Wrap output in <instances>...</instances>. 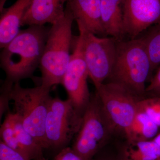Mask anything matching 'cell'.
Listing matches in <instances>:
<instances>
[{
    "mask_svg": "<svg viewBox=\"0 0 160 160\" xmlns=\"http://www.w3.org/2000/svg\"><path fill=\"white\" fill-rule=\"evenodd\" d=\"M82 117L68 99L52 97L45 126L49 149L59 152L69 146L79 130Z\"/></svg>",
    "mask_w": 160,
    "mask_h": 160,
    "instance_id": "ba28073f",
    "label": "cell"
},
{
    "mask_svg": "<svg viewBox=\"0 0 160 160\" xmlns=\"http://www.w3.org/2000/svg\"><path fill=\"white\" fill-rule=\"evenodd\" d=\"M65 12L93 34L106 36L102 22L101 0H67Z\"/></svg>",
    "mask_w": 160,
    "mask_h": 160,
    "instance_id": "8fae6325",
    "label": "cell"
},
{
    "mask_svg": "<svg viewBox=\"0 0 160 160\" xmlns=\"http://www.w3.org/2000/svg\"><path fill=\"white\" fill-rule=\"evenodd\" d=\"M152 71L151 60L142 38L118 40L110 82L120 84L141 96L146 92V82Z\"/></svg>",
    "mask_w": 160,
    "mask_h": 160,
    "instance_id": "7a4b0ae2",
    "label": "cell"
},
{
    "mask_svg": "<svg viewBox=\"0 0 160 160\" xmlns=\"http://www.w3.org/2000/svg\"><path fill=\"white\" fill-rule=\"evenodd\" d=\"M32 0H17L11 6L1 12L0 47L2 49L20 31L22 21Z\"/></svg>",
    "mask_w": 160,
    "mask_h": 160,
    "instance_id": "4fadbf2b",
    "label": "cell"
},
{
    "mask_svg": "<svg viewBox=\"0 0 160 160\" xmlns=\"http://www.w3.org/2000/svg\"><path fill=\"white\" fill-rule=\"evenodd\" d=\"M51 89L40 85L23 88L20 82L14 83L11 99L16 113L24 128L43 149H49L46 136V122L52 97Z\"/></svg>",
    "mask_w": 160,
    "mask_h": 160,
    "instance_id": "277c9868",
    "label": "cell"
},
{
    "mask_svg": "<svg viewBox=\"0 0 160 160\" xmlns=\"http://www.w3.org/2000/svg\"><path fill=\"white\" fill-rule=\"evenodd\" d=\"M111 130L97 92L91 97L72 148L84 160H92L99 152Z\"/></svg>",
    "mask_w": 160,
    "mask_h": 160,
    "instance_id": "5b68a950",
    "label": "cell"
},
{
    "mask_svg": "<svg viewBox=\"0 0 160 160\" xmlns=\"http://www.w3.org/2000/svg\"><path fill=\"white\" fill-rule=\"evenodd\" d=\"M147 30L142 38L149 53L153 71L160 65V22Z\"/></svg>",
    "mask_w": 160,
    "mask_h": 160,
    "instance_id": "ac0fdd59",
    "label": "cell"
},
{
    "mask_svg": "<svg viewBox=\"0 0 160 160\" xmlns=\"http://www.w3.org/2000/svg\"><path fill=\"white\" fill-rule=\"evenodd\" d=\"M146 92L160 97V68L150 80L149 86L146 88Z\"/></svg>",
    "mask_w": 160,
    "mask_h": 160,
    "instance_id": "603a6c76",
    "label": "cell"
},
{
    "mask_svg": "<svg viewBox=\"0 0 160 160\" xmlns=\"http://www.w3.org/2000/svg\"><path fill=\"white\" fill-rule=\"evenodd\" d=\"M82 39L83 54L91 79L97 87L111 75L114 66L118 40L114 38L99 37L77 23Z\"/></svg>",
    "mask_w": 160,
    "mask_h": 160,
    "instance_id": "52a82bcc",
    "label": "cell"
},
{
    "mask_svg": "<svg viewBox=\"0 0 160 160\" xmlns=\"http://www.w3.org/2000/svg\"><path fill=\"white\" fill-rule=\"evenodd\" d=\"M73 21L71 15L65 12V16L52 24L49 29L39 66L42 86L51 89L62 84L71 58Z\"/></svg>",
    "mask_w": 160,
    "mask_h": 160,
    "instance_id": "3957f363",
    "label": "cell"
},
{
    "mask_svg": "<svg viewBox=\"0 0 160 160\" xmlns=\"http://www.w3.org/2000/svg\"><path fill=\"white\" fill-rule=\"evenodd\" d=\"M7 0H0V12L2 11L4 9V6Z\"/></svg>",
    "mask_w": 160,
    "mask_h": 160,
    "instance_id": "d4e9b609",
    "label": "cell"
},
{
    "mask_svg": "<svg viewBox=\"0 0 160 160\" xmlns=\"http://www.w3.org/2000/svg\"><path fill=\"white\" fill-rule=\"evenodd\" d=\"M101 14L106 36L118 40L125 36L123 19V0H101Z\"/></svg>",
    "mask_w": 160,
    "mask_h": 160,
    "instance_id": "5bb4252c",
    "label": "cell"
},
{
    "mask_svg": "<svg viewBox=\"0 0 160 160\" xmlns=\"http://www.w3.org/2000/svg\"><path fill=\"white\" fill-rule=\"evenodd\" d=\"M159 128L145 112L138 109L132 122L124 133L129 142L133 144L154 138Z\"/></svg>",
    "mask_w": 160,
    "mask_h": 160,
    "instance_id": "2e32d148",
    "label": "cell"
},
{
    "mask_svg": "<svg viewBox=\"0 0 160 160\" xmlns=\"http://www.w3.org/2000/svg\"><path fill=\"white\" fill-rule=\"evenodd\" d=\"M34 160H47L46 159V158H45V157L44 156V155Z\"/></svg>",
    "mask_w": 160,
    "mask_h": 160,
    "instance_id": "4316f807",
    "label": "cell"
},
{
    "mask_svg": "<svg viewBox=\"0 0 160 160\" xmlns=\"http://www.w3.org/2000/svg\"><path fill=\"white\" fill-rule=\"evenodd\" d=\"M96 92L111 130L125 132L137 112L140 96L113 82L101 84L96 87Z\"/></svg>",
    "mask_w": 160,
    "mask_h": 160,
    "instance_id": "8992f818",
    "label": "cell"
},
{
    "mask_svg": "<svg viewBox=\"0 0 160 160\" xmlns=\"http://www.w3.org/2000/svg\"><path fill=\"white\" fill-rule=\"evenodd\" d=\"M49 29L45 26H29L2 49L0 66L6 79L16 83L32 76L39 66Z\"/></svg>",
    "mask_w": 160,
    "mask_h": 160,
    "instance_id": "6da1fadb",
    "label": "cell"
},
{
    "mask_svg": "<svg viewBox=\"0 0 160 160\" xmlns=\"http://www.w3.org/2000/svg\"><path fill=\"white\" fill-rule=\"evenodd\" d=\"M14 83L5 79L1 88V117L6 111H9V103L11 99L12 92Z\"/></svg>",
    "mask_w": 160,
    "mask_h": 160,
    "instance_id": "ffe728a7",
    "label": "cell"
},
{
    "mask_svg": "<svg viewBox=\"0 0 160 160\" xmlns=\"http://www.w3.org/2000/svg\"><path fill=\"white\" fill-rule=\"evenodd\" d=\"M138 109L145 112L158 127H160V97L141 99L139 102Z\"/></svg>",
    "mask_w": 160,
    "mask_h": 160,
    "instance_id": "d6986e66",
    "label": "cell"
},
{
    "mask_svg": "<svg viewBox=\"0 0 160 160\" xmlns=\"http://www.w3.org/2000/svg\"><path fill=\"white\" fill-rule=\"evenodd\" d=\"M125 35L130 39L160 22V0H123Z\"/></svg>",
    "mask_w": 160,
    "mask_h": 160,
    "instance_id": "30bf717a",
    "label": "cell"
},
{
    "mask_svg": "<svg viewBox=\"0 0 160 160\" xmlns=\"http://www.w3.org/2000/svg\"><path fill=\"white\" fill-rule=\"evenodd\" d=\"M6 117L14 128L17 146V151L22 154L27 160H34L43 156L44 149L25 129L17 115L9 111Z\"/></svg>",
    "mask_w": 160,
    "mask_h": 160,
    "instance_id": "9a60e30c",
    "label": "cell"
},
{
    "mask_svg": "<svg viewBox=\"0 0 160 160\" xmlns=\"http://www.w3.org/2000/svg\"><path fill=\"white\" fill-rule=\"evenodd\" d=\"M126 152L129 160H154L160 157V147L152 140L134 143Z\"/></svg>",
    "mask_w": 160,
    "mask_h": 160,
    "instance_id": "e0dca14e",
    "label": "cell"
},
{
    "mask_svg": "<svg viewBox=\"0 0 160 160\" xmlns=\"http://www.w3.org/2000/svg\"><path fill=\"white\" fill-rule=\"evenodd\" d=\"M154 160H160V157L159 158H158L157 159Z\"/></svg>",
    "mask_w": 160,
    "mask_h": 160,
    "instance_id": "83f0119b",
    "label": "cell"
},
{
    "mask_svg": "<svg viewBox=\"0 0 160 160\" xmlns=\"http://www.w3.org/2000/svg\"><path fill=\"white\" fill-rule=\"evenodd\" d=\"M92 160H109V159L107 158H102V157H98L96 155L94 158H93Z\"/></svg>",
    "mask_w": 160,
    "mask_h": 160,
    "instance_id": "484cf974",
    "label": "cell"
},
{
    "mask_svg": "<svg viewBox=\"0 0 160 160\" xmlns=\"http://www.w3.org/2000/svg\"><path fill=\"white\" fill-rule=\"evenodd\" d=\"M0 160H27L26 158L0 141Z\"/></svg>",
    "mask_w": 160,
    "mask_h": 160,
    "instance_id": "44dd1931",
    "label": "cell"
},
{
    "mask_svg": "<svg viewBox=\"0 0 160 160\" xmlns=\"http://www.w3.org/2000/svg\"><path fill=\"white\" fill-rule=\"evenodd\" d=\"M74 42L73 52L62 85L75 109L83 116L91 98L87 83L89 76L83 56L81 35L75 38Z\"/></svg>",
    "mask_w": 160,
    "mask_h": 160,
    "instance_id": "9c48e42d",
    "label": "cell"
},
{
    "mask_svg": "<svg viewBox=\"0 0 160 160\" xmlns=\"http://www.w3.org/2000/svg\"><path fill=\"white\" fill-rule=\"evenodd\" d=\"M153 141L158 144V146L160 147V132L159 134L157 135L154 138Z\"/></svg>",
    "mask_w": 160,
    "mask_h": 160,
    "instance_id": "cb8c5ba5",
    "label": "cell"
},
{
    "mask_svg": "<svg viewBox=\"0 0 160 160\" xmlns=\"http://www.w3.org/2000/svg\"><path fill=\"white\" fill-rule=\"evenodd\" d=\"M52 160H84L72 147L67 146L61 149Z\"/></svg>",
    "mask_w": 160,
    "mask_h": 160,
    "instance_id": "7402d4cb",
    "label": "cell"
},
{
    "mask_svg": "<svg viewBox=\"0 0 160 160\" xmlns=\"http://www.w3.org/2000/svg\"><path fill=\"white\" fill-rule=\"evenodd\" d=\"M67 0H32L22 26L54 24L65 15Z\"/></svg>",
    "mask_w": 160,
    "mask_h": 160,
    "instance_id": "7c38bea8",
    "label": "cell"
}]
</instances>
